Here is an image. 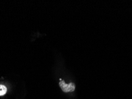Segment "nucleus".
Here are the masks:
<instances>
[{"mask_svg":"<svg viewBox=\"0 0 132 99\" xmlns=\"http://www.w3.org/2000/svg\"><path fill=\"white\" fill-rule=\"evenodd\" d=\"M59 85L60 88L64 92L69 93L74 92L75 90V84L73 83H70L69 84H66L64 80H61L60 79V82L59 83Z\"/></svg>","mask_w":132,"mask_h":99,"instance_id":"f257e3e1","label":"nucleus"},{"mask_svg":"<svg viewBox=\"0 0 132 99\" xmlns=\"http://www.w3.org/2000/svg\"><path fill=\"white\" fill-rule=\"evenodd\" d=\"M7 92V88L3 85H0V96L4 95Z\"/></svg>","mask_w":132,"mask_h":99,"instance_id":"f03ea898","label":"nucleus"}]
</instances>
